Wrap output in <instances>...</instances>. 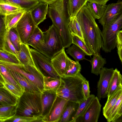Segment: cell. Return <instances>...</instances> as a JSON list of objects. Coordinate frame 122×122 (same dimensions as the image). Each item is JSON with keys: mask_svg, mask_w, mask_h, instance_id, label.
<instances>
[{"mask_svg": "<svg viewBox=\"0 0 122 122\" xmlns=\"http://www.w3.org/2000/svg\"><path fill=\"white\" fill-rule=\"evenodd\" d=\"M76 17L85 44L93 55L100 53L102 46L101 31L86 4L78 12Z\"/></svg>", "mask_w": 122, "mask_h": 122, "instance_id": "1", "label": "cell"}, {"mask_svg": "<svg viewBox=\"0 0 122 122\" xmlns=\"http://www.w3.org/2000/svg\"><path fill=\"white\" fill-rule=\"evenodd\" d=\"M41 92H25L18 99L16 114L29 117L41 116Z\"/></svg>", "mask_w": 122, "mask_h": 122, "instance_id": "4", "label": "cell"}, {"mask_svg": "<svg viewBox=\"0 0 122 122\" xmlns=\"http://www.w3.org/2000/svg\"><path fill=\"white\" fill-rule=\"evenodd\" d=\"M79 103L68 101L58 122H70L78 108Z\"/></svg>", "mask_w": 122, "mask_h": 122, "instance_id": "21", "label": "cell"}, {"mask_svg": "<svg viewBox=\"0 0 122 122\" xmlns=\"http://www.w3.org/2000/svg\"><path fill=\"white\" fill-rule=\"evenodd\" d=\"M102 106L97 97L94 98L85 112L78 120L81 122H97L99 117Z\"/></svg>", "mask_w": 122, "mask_h": 122, "instance_id": "13", "label": "cell"}, {"mask_svg": "<svg viewBox=\"0 0 122 122\" xmlns=\"http://www.w3.org/2000/svg\"><path fill=\"white\" fill-rule=\"evenodd\" d=\"M4 16L0 15V49L5 50V40L6 30L5 24Z\"/></svg>", "mask_w": 122, "mask_h": 122, "instance_id": "43", "label": "cell"}, {"mask_svg": "<svg viewBox=\"0 0 122 122\" xmlns=\"http://www.w3.org/2000/svg\"><path fill=\"white\" fill-rule=\"evenodd\" d=\"M102 26V49L106 53L110 52L116 47L117 34L122 28V13L114 21Z\"/></svg>", "mask_w": 122, "mask_h": 122, "instance_id": "5", "label": "cell"}, {"mask_svg": "<svg viewBox=\"0 0 122 122\" xmlns=\"http://www.w3.org/2000/svg\"><path fill=\"white\" fill-rule=\"evenodd\" d=\"M81 65L79 62L74 61L69 57L65 73L63 76H74L80 72Z\"/></svg>", "mask_w": 122, "mask_h": 122, "instance_id": "36", "label": "cell"}, {"mask_svg": "<svg viewBox=\"0 0 122 122\" xmlns=\"http://www.w3.org/2000/svg\"><path fill=\"white\" fill-rule=\"evenodd\" d=\"M67 0H57L49 5L48 15L61 37L63 46L68 48L72 44L68 23L69 16L67 8Z\"/></svg>", "mask_w": 122, "mask_h": 122, "instance_id": "2", "label": "cell"}, {"mask_svg": "<svg viewBox=\"0 0 122 122\" xmlns=\"http://www.w3.org/2000/svg\"><path fill=\"white\" fill-rule=\"evenodd\" d=\"M68 26L71 33L76 35L84 42L81 27L76 16L69 17Z\"/></svg>", "mask_w": 122, "mask_h": 122, "instance_id": "35", "label": "cell"}, {"mask_svg": "<svg viewBox=\"0 0 122 122\" xmlns=\"http://www.w3.org/2000/svg\"><path fill=\"white\" fill-rule=\"evenodd\" d=\"M20 6L23 9L29 10L40 2L37 0H0Z\"/></svg>", "mask_w": 122, "mask_h": 122, "instance_id": "37", "label": "cell"}, {"mask_svg": "<svg viewBox=\"0 0 122 122\" xmlns=\"http://www.w3.org/2000/svg\"><path fill=\"white\" fill-rule=\"evenodd\" d=\"M18 99L3 86H0V106L16 105Z\"/></svg>", "mask_w": 122, "mask_h": 122, "instance_id": "22", "label": "cell"}, {"mask_svg": "<svg viewBox=\"0 0 122 122\" xmlns=\"http://www.w3.org/2000/svg\"><path fill=\"white\" fill-rule=\"evenodd\" d=\"M60 86L57 96L68 101L79 103L85 100L82 90V83L86 80L79 73L74 76H61Z\"/></svg>", "mask_w": 122, "mask_h": 122, "instance_id": "3", "label": "cell"}, {"mask_svg": "<svg viewBox=\"0 0 122 122\" xmlns=\"http://www.w3.org/2000/svg\"><path fill=\"white\" fill-rule=\"evenodd\" d=\"M114 70L112 68L103 67L101 70L97 85V97L99 100L107 97L108 88Z\"/></svg>", "mask_w": 122, "mask_h": 122, "instance_id": "10", "label": "cell"}, {"mask_svg": "<svg viewBox=\"0 0 122 122\" xmlns=\"http://www.w3.org/2000/svg\"><path fill=\"white\" fill-rule=\"evenodd\" d=\"M0 73L10 83L24 92V89L17 82L9 71L8 68L0 62Z\"/></svg>", "mask_w": 122, "mask_h": 122, "instance_id": "34", "label": "cell"}, {"mask_svg": "<svg viewBox=\"0 0 122 122\" xmlns=\"http://www.w3.org/2000/svg\"><path fill=\"white\" fill-rule=\"evenodd\" d=\"M44 43L43 32L38 27L36 28L27 44L42 54V48Z\"/></svg>", "mask_w": 122, "mask_h": 122, "instance_id": "18", "label": "cell"}, {"mask_svg": "<svg viewBox=\"0 0 122 122\" xmlns=\"http://www.w3.org/2000/svg\"><path fill=\"white\" fill-rule=\"evenodd\" d=\"M23 9L17 5L8 2L0 1V15L5 16Z\"/></svg>", "mask_w": 122, "mask_h": 122, "instance_id": "32", "label": "cell"}, {"mask_svg": "<svg viewBox=\"0 0 122 122\" xmlns=\"http://www.w3.org/2000/svg\"><path fill=\"white\" fill-rule=\"evenodd\" d=\"M68 101L57 96L43 122H58Z\"/></svg>", "mask_w": 122, "mask_h": 122, "instance_id": "11", "label": "cell"}, {"mask_svg": "<svg viewBox=\"0 0 122 122\" xmlns=\"http://www.w3.org/2000/svg\"><path fill=\"white\" fill-rule=\"evenodd\" d=\"M0 62L8 68L27 77L36 85L41 92L44 91V76L35 66L17 65L1 61Z\"/></svg>", "mask_w": 122, "mask_h": 122, "instance_id": "7", "label": "cell"}, {"mask_svg": "<svg viewBox=\"0 0 122 122\" xmlns=\"http://www.w3.org/2000/svg\"><path fill=\"white\" fill-rule=\"evenodd\" d=\"M57 96L56 92L44 91L41 92V116L43 118L49 112Z\"/></svg>", "mask_w": 122, "mask_h": 122, "instance_id": "17", "label": "cell"}, {"mask_svg": "<svg viewBox=\"0 0 122 122\" xmlns=\"http://www.w3.org/2000/svg\"><path fill=\"white\" fill-rule=\"evenodd\" d=\"M116 46L118 54L121 63H122V30L119 31L117 34Z\"/></svg>", "mask_w": 122, "mask_h": 122, "instance_id": "45", "label": "cell"}, {"mask_svg": "<svg viewBox=\"0 0 122 122\" xmlns=\"http://www.w3.org/2000/svg\"><path fill=\"white\" fill-rule=\"evenodd\" d=\"M92 58L89 61L92 68L91 73L97 76L99 74L101 69L106 63V59L102 57L100 53L93 55Z\"/></svg>", "mask_w": 122, "mask_h": 122, "instance_id": "26", "label": "cell"}, {"mask_svg": "<svg viewBox=\"0 0 122 122\" xmlns=\"http://www.w3.org/2000/svg\"><path fill=\"white\" fill-rule=\"evenodd\" d=\"M43 78L44 91L56 92L61 84V77H56L44 76Z\"/></svg>", "mask_w": 122, "mask_h": 122, "instance_id": "25", "label": "cell"}, {"mask_svg": "<svg viewBox=\"0 0 122 122\" xmlns=\"http://www.w3.org/2000/svg\"><path fill=\"white\" fill-rule=\"evenodd\" d=\"M43 117L41 115L29 117L15 114L6 121V122H43Z\"/></svg>", "mask_w": 122, "mask_h": 122, "instance_id": "38", "label": "cell"}, {"mask_svg": "<svg viewBox=\"0 0 122 122\" xmlns=\"http://www.w3.org/2000/svg\"><path fill=\"white\" fill-rule=\"evenodd\" d=\"M4 83L3 80L0 75V85L1 86H3Z\"/></svg>", "mask_w": 122, "mask_h": 122, "instance_id": "49", "label": "cell"}, {"mask_svg": "<svg viewBox=\"0 0 122 122\" xmlns=\"http://www.w3.org/2000/svg\"><path fill=\"white\" fill-rule=\"evenodd\" d=\"M30 51L35 66L44 76L61 77L53 68L51 59L35 49L30 48Z\"/></svg>", "mask_w": 122, "mask_h": 122, "instance_id": "8", "label": "cell"}, {"mask_svg": "<svg viewBox=\"0 0 122 122\" xmlns=\"http://www.w3.org/2000/svg\"><path fill=\"white\" fill-rule=\"evenodd\" d=\"M40 2L45 3L48 4V5L51 4L57 0H37Z\"/></svg>", "mask_w": 122, "mask_h": 122, "instance_id": "48", "label": "cell"}, {"mask_svg": "<svg viewBox=\"0 0 122 122\" xmlns=\"http://www.w3.org/2000/svg\"><path fill=\"white\" fill-rule=\"evenodd\" d=\"M71 33L72 44L76 45L79 47L85 53L86 55L91 56L93 55L83 41L76 35L72 33Z\"/></svg>", "mask_w": 122, "mask_h": 122, "instance_id": "41", "label": "cell"}, {"mask_svg": "<svg viewBox=\"0 0 122 122\" xmlns=\"http://www.w3.org/2000/svg\"><path fill=\"white\" fill-rule=\"evenodd\" d=\"M122 76L117 68L114 70L110 80L107 91V97L108 99L120 87H122Z\"/></svg>", "mask_w": 122, "mask_h": 122, "instance_id": "20", "label": "cell"}, {"mask_svg": "<svg viewBox=\"0 0 122 122\" xmlns=\"http://www.w3.org/2000/svg\"><path fill=\"white\" fill-rule=\"evenodd\" d=\"M109 0H87V2H93L103 5L106 4L107 2Z\"/></svg>", "mask_w": 122, "mask_h": 122, "instance_id": "47", "label": "cell"}, {"mask_svg": "<svg viewBox=\"0 0 122 122\" xmlns=\"http://www.w3.org/2000/svg\"><path fill=\"white\" fill-rule=\"evenodd\" d=\"M23 9L18 12L4 16L5 24L7 31H9L16 25L23 15L27 11Z\"/></svg>", "mask_w": 122, "mask_h": 122, "instance_id": "24", "label": "cell"}, {"mask_svg": "<svg viewBox=\"0 0 122 122\" xmlns=\"http://www.w3.org/2000/svg\"><path fill=\"white\" fill-rule=\"evenodd\" d=\"M82 90L84 99L86 100L90 96L89 84L88 81L86 80L83 82Z\"/></svg>", "mask_w": 122, "mask_h": 122, "instance_id": "46", "label": "cell"}, {"mask_svg": "<svg viewBox=\"0 0 122 122\" xmlns=\"http://www.w3.org/2000/svg\"><path fill=\"white\" fill-rule=\"evenodd\" d=\"M3 78L4 83L3 86L8 90L12 94L19 99L24 93L21 91L14 85L8 81L0 73Z\"/></svg>", "mask_w": 122, "mask_h": 122, "instance_id": "42", "label": "cell"}, {"mask_svg": "<svg viewBox=\"0 0 122 122\" xmlns=\"http://www.w3.org/2000/svg\"><path fill=\"white\" fill-rule=\"evenodd\" d=\"M122 115V94H121L116 103L112 109L110 114L107 120L108 122H116L120 120Z\"/></svg>", "mask_w": 122, "mask_h": 122, "instance_id": "28", "label": "cell"}, {"mask_svg": "<svg viewBox=\"0 0 122 122\" xmlns=\"http://www.w3.org/2000/svg\"><path fill=\"white\" fill-rule=\"evenodd\" d=\"M36 26L29 10H27L17 23L16 30L21 42L27 44Z\"/></svg>", "mask_w": 122, "mask_h": 122, "instance_id": "9", "label": "cell"}, {"mask_svg": "<svg viewBox=\"0 0 122 122\" xmlns=\"http://www.w3.org/2000/svg\"><path fill=\"white\" fill-rule=\"evenodd\" d=\"M69 57L64 48L51 59L52 66L60 76H64L67 67Z\"/></svg>", "mask_w": 122, "mask_h": 122, "instance_id": "14", "label": "cell"}, {"mask_svg": "<svg viewBox=\"0 0 122 122\" xmlns=\"http://www.w3.org/2000/svg\"><path fill=\"white\" fill-rule=\"evenodd\" d=\"M43 33L44 43L42 48V54L51 59L64 48L61 39L53 24Z\"/></svg>", "mask_w": 122, "mask_h": 122, "instance_id": "6", "label": "cell"}, {"mask_svg": "<svg viewBox=\"0 0 122 122\" xmlns=\"http://www.w3.org/2000/svg\"><path fill=\"white\" fill-rule=\"evenodd\" d=\"M9 31L6 30L5 40V49L7 51L15 55L16 56L18 51H17L10 41L9 37Z\"/></svg>", "mask_w": 122, "mask_h": 122, "instance_id": "44", "label": "cell"}, {"mask_svg": "<svg viewBox=\"0 0 122 122\" xmlns=\"http://www.w3.org/2000/svg\"><path fill=\"white\" fill-rule=\"evenodd\" d=\"M67 54L69 55L75 60L78 62L83 60H86L85 57V53L76 45L73 44L68 47L66 50Z\"/></svg>", "mask_w": 122, "mask_h": 122, "instance_id": "33", "label": "cell"}, {"mask_svg": "<svg viewBox=\"0 0 122 122\" xmlns=\"http://www.w3.org/2000/svg\"><path fill=\"white\" fill-rule=\"evenodd\" d=\"M95 97L94 95H90L86 100L79 103L78 108L70 122H76L84 114L92 100Z\"/></svg>", "mask_w": 122, "mask_h": 122, "instance_id": "30", "label": "cell"}, {"mask_svg": "<svg viewBox=\"0 0 122 122\" xmlns=\"http://www.w3.org/2000/svg\"><path fill=\"white\" fill-rule=\"evenodd\" d=\"M0 86H1V85H0Z\"/></svg>", "mask_w": 122, "mask_h": 122, "instance_id": "51", "label": "cell"}, {"mask_svg": "<svg viewBox=\"0 0 122 122\" xmlns=\"http://www.w3.org/2000/svg\"></svg>", "mask_w": 122, "mask_h": 122, "instance_id": "50", "label": "cell"}, {"mask_svg": "<svg viewBox=\"0 0 122 122\" xmlns=\"http://www.w3.org/2000/svg\"><path fill=\"white\" fill-rule=\"evenodd\" d=\"M48 5L47 3L40 2L29 10L36 26L46 19L48 12Z\"/></svg>", "mask_w": 122, "mask_h": 122, "instance_id": "15", "label": "cell"}, {"mask_svg": "<svg viewBox=\"0 0 122 122\" xmlns=\"http://www.w3.org/2000/svg\"><path fill=\"white\" fill-rule=\"evenodd\" d=\"M8 69L16 80L24 89L25 92L36 93L41 92L39 88L27 77L17 72Z\"/></svg>", "mask_w": 122, "mask_h": 122, "instance_id": "16", "label": "cell"}, {"mask_svg": "<svg viewBox=\"0 0 122 122\" xmlns=\"http://www.w3.org/2000/svg\"><path fill=\"white\" fill-rule=\"evenodd\" d=\"M0 61L17 65H22L15 55L6 50L0 49Z\"/></svg>", "mask_w": 122, "mask_h": 122, "instance_id": "39", "label": "cell"}, {"mask_svg": "<svg viewBox=\"0 0 122 122\" xmlns=\"http://www.w3.org/2000/svg\"><path fill=\"white\" fill-rule=\"evenodd\" d=\"M122 1L118 0L117 3L107 5L103 14L98 20L102 26L110 23L116 19L122 13Z\"/></svg>", "mask_w": 122, "mask_h": 122, "instance_id": "12", "label": "cell"}, {"mask_svg": "<svg viewBox=\"0 0 122 122\" xmlns=\"http://www.w3.org/2000/svg\"><path fill=\"white\" fill-rule=\"evenodd\" d=\"M17 57L21 64L24 66H35L29 45L22 43Z\"/></svg>", "mask_w": 122, "mask_h": 122, "instance_id": "19", "label": "cell"}, {"mask_svg": "<svg viewBox=\"0 0 122 122\" xmlns=\"http://www.w3.org/2000/svg\"><path fill=\"white\" fill-rule=\"evenodd\" d=\"M10 40L16 50L19 51L22 43L16 30V26L12 27L9 31Z\"/></svg>", "mask_w": 122, "mask_h": 122, "instance_id": "40", "label": "cell"}, {"mask_svg": "<svg viewBox=\"0 0 122 122\" xmlns=\"http://www.w3.org/2000/svg\"><path fill=\"white\" fill-rule=\"evenodd\" d=\"M86 4L93 16L97 19L102 17L107 6L106 4L102 5L93 2H87Z\"/></svg>", "mask_w": 122, "mask_h": 122, "instance_id": "29", "label": "cell"}, {"mask_svg": "<svg viewBox=\"0 0 122 122\" xmlns=\"http://www.w3.org/2000/svg\"><path fill=\"white\" fill-rule=\"evenodd\" d=\"M122 94V87H120L107 100L103 108V115L106 119L108 118L112 109Z\"/></svg>", "mask_w": 122, "mask_h": 122, "instance_id": "23", "label": "cell"}, {"mask_svg": "<svg viewBox=\"0 0 122 122\" xmlns=\"http://www.w3.org/2000/svg\"><path fill=\"white\" fill-rule=\"evenodd\" d=\"M17 105L0 106V122H6L16 114Z\"/></svg>", "mask_w": 122, "mask_h": 122, "instance_id": "31", "label": "cell"}, {"mask_svg": "<svg viewBox=\"0 0 122 122\" xmlns=\"http://www.w3.org/2000/svg\"><path fill=\"white\" fill-rule=\"evenodd\" d=\"M87 2V0H67V8L69 16H76Z\"/></svg>", "mask_w": 122, "mask_h": 122, "instance_id": "27", "label": "cell"}]
</instances>
